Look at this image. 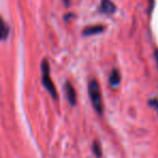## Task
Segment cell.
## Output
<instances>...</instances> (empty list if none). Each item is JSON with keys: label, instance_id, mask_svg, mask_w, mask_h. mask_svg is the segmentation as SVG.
I'll return each instance as SVG.
<instances>
[{"label": "cell", "instance_id": "52a82bcc", "mask_svg": "<svg viewBox=\"0 0 158 158\" xmlns=\"http://www.w3.org/2000/svg\"><path fill=\"white\" fill-rule=\"evenodd\" d=\"M10 31V27L6 24L5 21H2V33H1V37H2V39H6V38H7L8 31Z\"/></svg>", "mask_w": 158, "mask_h": 158}, {"label": "cell", "instance_id": "ba28073f", "mask_svg": "<svg viewBox=\"0 0 158 158\" xmlns=\"http://www.w3.org/2000/svg\"><path fill=\"white\" fill-rule=\"evenodd\" d=\"M93 153L95 154L97 156H101V151H100V146H99V143L98 142H94L93 143Z\"/></svg>", "mask_w": 158, "mask_h": 158}, {"label": "cell", "instance_id": "3957f363", "mask_svg": "<svg viewBox=\"0 0 158 158\" xmlns=\"http://www.w3.org/2000/svg\"><path fill=\"white\" fill-rule=\"evenodd\" d=\"M65 95L67 98L68 102H69L72 105L76 104V92H75L74 87L72 86L70 82H66L65 84Z\"/></svg>", "mask_w": 158, "mask_h": 158}, {"label": "cell", "instance_id": "6da1fadb", "mask_svg": "<svg viewBox=\"0 0 158 158\" xmlns=\"http://www.w3.org/2000/svg\"><path fill=\"white\" fill-rule=\"evenodd\" d=\"M89 95H90L91 102H92L94 110L101 115L103 113V105H102L100 86L97 80H91L90 84H89Z\"/></svg>", "mask_w": 158, "mask_h": 158}, {"label": "cell", "instance_id": "7a4b0ae2", "mask_svg": "<svg viewBox=\"0 0 158 158\" xmlns=\"http://www.w3.org/2000/svg\"><path fill=\"white\" fill-rule=\"evenodd\" d=\"M41 80L44 87L49 91V93L52 95L53 99H56V90H55V87L53 85L52 80H51L50 75H49V64L46 60H44L41 63Z\"/></svg>", "mask_w": 158, "mask_h": 158}, {"label": "cell", "instance_id": "9c48e42d", "mask_svg": "<svg viewBox=\"0 0 158 158\" xmlns=\"http://www.w3.org/2000/svg\"><path fill=\"white\" fill-rule=\"evenodd\" d=\"M155 57H156V61H157V63H158V50L155 51Z\"/></svg>", "mask_w": 158, "mask_h": 158}, {"label": "cell", "instance_id": "30bf717a", "mask_svg": "<svg viewBox=\"0 0 158 158\" xmlns=\"http://www.w3.org/2000/svg\"><path fill=\"white\" fill-rule=\"evenodd\" d=\"M63 1H64V3H65L66 6H67V5H68V2H69V0H63Z\"/></svg>", "mask_w": 158, "mask_h": 158}, {"label": "cell", "instance_id": "5b68a950", "mask_svg": "<svg viewBox=\"0 0 158 158\" xmlns=\"http://www.w3.org/2000/svg\"><path fill=\"white\" fill-rule=\"evenodd\" d=\"M119 84H120V75L116 69H113L110 75V85L116 88V87H118Z\"/></svg>", "mask_w": 158, "mask_h": 158}, {"label": "cell", "instance_id": "8fae6325", "mask_svg": "<svg viewBox=\"0 0 158 158\" xmlns=\"http://www.w3.org/2000/svg\"><path fill=\"white\" fill-rule=\"evenodd\" d=\"M156 105H157V107H158V102H156Z\"/></svg>", "mask_w": 158, "mask_h": 158}, {"label": "cell", "instance_id": "8992f818", "mask_svg": "<svg viewBox=\"0 0 158 158\" xmlns=\"http://www.w3.org/2000/svg\"><path fill=\"white\" fill-rule=\"evenodd\" d=\"M104 31V27L103 26H90V27H86L84 31V35L85 36H92L95 35V34H100Z\"/></svg>", "mask_w": 158, "mask_h": 158}, {"label": "cell", "instance_id": "277c9868", "mask_svg": "<svg viewBox=\"0 0 158 158\" xmlns=\"http://www.w3.org/2000/svg\"><path fill=\"white\" fill-rule=\"evenodd\" d=\"M100 10H101L103 13L106 14H112L116 10V6L110 1V0H102L101 6H100Z\"/></svg>", "mask_w": 158, "mask_h": 158}]
</instances>
